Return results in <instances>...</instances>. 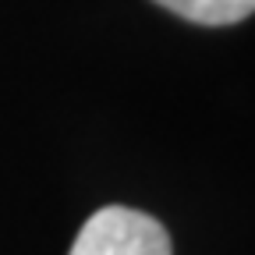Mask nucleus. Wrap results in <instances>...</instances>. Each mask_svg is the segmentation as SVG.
Masks as SVG:
<instances>
[{
	"label": "nucleus",
	"mask_w": 255,
	"mask_h": 255,
	"mask_svg": "<svg viewBox=\"0 0 255 255\" xmlns=\"http://www.w3.org/2000/svg\"><path fill=\"white\" fill-rule=\"evenodd\" d=\"M68 255H174V245L156 216L107 206L85 220Z\"/></svg>",
	"instance_id": "obj_1"
},
{
	"label": "nucleus",
	"mask_w": 255,
	"mask_h": 255,
	"mask_svg": "<svg viewBox=\"0 0 255 255\" xmlns=\"http://www.w3.org/2000/svg\"><path fill=\"white\" fill-rule=\"evenodd\" d=\"M156 4L195 25H234L255 14V0H156Z\"/></svg>",
	"instance_id": "obj_2"
}]
</instances>
